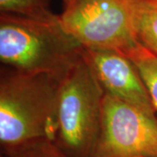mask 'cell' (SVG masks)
<instances>
[{
  "instance_id": "9c48e42d",
  "label": "cell",
  "mask_w": 157,
  "mask_h": 157,
  "mask_svg": "<svg viewBox=\"0 0 157 157\" xmlns=\"http://www.w3.org/2000/svg\"><path fill=\"white\" fill-rule=\"evenodd\" d=\"M0 11L1 13L42 21H54L59 18L51 11L48 0H0Z\"/></svg>"
},
{
  "instance_id": "ba28073f",
  "label": "cell",
  "mask_w": 157,
  "mask_h": 157,
  "mask_svg": "<svg viewBox=\"0 0 157 157\" xmlns=\"http://www.w3.org/2000/svg\"><path fill=\"white\" fill-rule=\"evenodd\" d=\"M124 54L128 57L139 71L157 112V56L139 43Z\"/></svg>"
},
{
  "instance_id": "6da1fadb",
  "label": "cell",
  "mask_w": 157,
  "mask_h": 157,
  "mask_svg": "<svg viewBox=\"0 0 157 157\" xmlns=\"http://www.w3.org/2000/svg\"><path fill=\"white\" fill-rule=\"evenodd\" d=\"M63 77L48 73L1 70L0 143L21 145L48 139L58 130V97Z\"/></svg>"
},
{
  "instance_id": "3957f363",
  "label": "cell",
  "mask_w": 157,
  "mask_h": 157,
  "mask_svg": "<svg viewBox=\"0 0 157 157\" xmlns=\"http://www.w3.org/2000/svg\"><path fill=\"white\" fill-rule=\"evenodd\" d=\"M105 91L85 56L61 78L54 143L67 157H94Z\"/></svg>"
},
{
  "instance_id": "277c9868",
  "label": "cell",
  "mask_w": 157,
  "mask_h": 157,
  "mask_svg": "<svg viewBox=\"0 0 157 157\" xmlns=\"http://www.w3.org/2000/svg\"><path fill=\"white\" fill-rule=\"evenodd\" d=\"M59 20L86 50L125 53L138 44L135 0H73L66 6Z\"/></svg>"
},
{
  "instance_id": "7c38bea8",
  "label": "cell",
  "mask_w": 157,
  "mask_h": 157,
  "mask_svg": "<svg viewBox=\"0 0 157 157\" xmlns=\"http://www.w3.org/2000/svg\"><path fill=\"white\" fill-rule=\"evenodd\" d=\"M63 1H64V3H65V4H66V3H67V0H63Z\"/></svg>"
},
{
  "instance_id": "52a82bcc",
  "label": "cell",
  "mask_w": 157,
  "mask_h": 157,
  "mask_svg": "<svg viewBox=\"0 0 157 157\" xmlns=\"http://www.w3.org/2000/svg\"><path fill=\"white\" fill-rule=\"evenodd\" d=\"M135 30L138 43L157 56V0H135Z\"/></svg>"
},
{
  "instance_id": "8fae6325",
  "label": "cell",
  "mask_w": 157,
  "mask_h": 157,
  "mask_svg": "<svg viewBox=\"0 0 157 157\" xmlns=\"http://www.w3.org/2000/svg\"><path fill=\"white\" fill-rule=\"evenodd\" d=\"M72 1H73V0H67V3H66V4H65V5H66V6H67V5H68V4H69V3H71V2H72Z\"/></svg>"
},
{
  "instance_id": "7a4b0ae2",
  "label": "cell",
  "mask_w": 157,
  "mask_h": 157,
  "mask_svg": "<svg viewBox=\"0 0 157 157\" xmlns=\"http://www.w3.org/2000/svg\"><path fill=\"white\" fill-rule=\"evenodd\" d=\"M83 53L82 45L63 28L59 16L42 21L0 15V60L5 67L64 77Z\"/></svg>"
},
{
  "instance_id": "5b68a950",
  "label": "cell",
  "mask_w": 157,
  "mask_h": 157,
  "mask_svg": "<svg viewBox=\"0 0 157 157\" xmlns=\"http://www.w3.org/2000/svg\"><path fill=\"white\" fill-rule=\"evenodd\" d=\"M94 157H157V117L105 94Z\"/></svg>"
},
{
  "instance_id": "30bf717a",
  "label": "cell",
  "mask_w": 157,
  "mask_h": 157,
  "mask_svg": "<svg viewBox=\"0 0 157 157\" xmlns=\"http://www.w3.org/2000/svg\"><path fill=\"white\" fill-rule=\"evenodd\" d=\"M0 157H67L48 139L29 141L21 145L1 147Z\"/></svg>"
},
{
  "instance_id": "8992f818",
  "label": "cell",
  "mask_w": 157,
  "mask_h": 157,
  "mask_svg": "<svg viewBox=\"0 0 157 157\" xmlns=\"http://www.w3.org/2000/svg\"><path fill=\"white\" fill-rule=\"evenodd\" d=\"M84 52L106 94L155 115L146 85L128 57L114 50L84 49Z\"/></svg>"
}]
</instances>
